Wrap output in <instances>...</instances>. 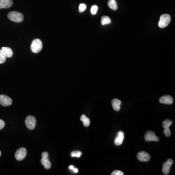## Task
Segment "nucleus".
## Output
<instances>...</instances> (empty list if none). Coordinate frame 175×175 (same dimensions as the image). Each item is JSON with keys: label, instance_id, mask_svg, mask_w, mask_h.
Instances as JSON below:
<instances>
[{"label": "nucleus", "instance_id": "4", "mask_svg": "<svg viewBox=\"0 0 175 175\" xmlns=\"http://www.w3.org/2000/svg\"><path fill=\"white\" fill-rule=\"evenodd\" d=\"M25 124L27 127L30 130H33L35 128L36 125V119L34 116L28 115L25 119Z\"/></svg>", "mask_w": 175, "mask_h": 175}, {"label": "nucleus", "instance_id": "24", "mask_svg": "<svg viewBox=\"0 0 175 175\" xmlns=\"http://www.w3.org/2000/svg\"><path fill=\"white\" fill-rule=\"evenodd\" d=\"M86 6L85 4H81L79 6V11L80 13L83 12L86 10Z\"/></svg>", "mask_w": 175, "mask_h": 175}, {"label": "nucleus", "instance_id": "15", "mask_svg": "<svg viewBox=\"0 0 175 175\" xmlns=\"http://www.w3.org/2000/svg\"><path fill=\"white\" fill-rule=\"evenodd\" d=\"M2 50L4 52L6 57H11L13 55L12 50L9 47H2Z\"/></svg>", "mask_w": 175, "mask_h": 175}, {"label": "nucleus", "instance_id": "5", "mask_svg": "<svg viewBox=\"0 0 175 175\" xmlns=\"http://www.w3.org/2000/svg\"><path fill=\"white\" fill-rule=\"evenodd\" d=\"M27 154V149L24 148H21L16 151L15 154V158L17 160L21 161L24 159Z\"/></svg>", "mask_w": 175, "mask_h": 175}, {"label": "nucleus", "instance_id": "23", "mask_svg": "<svg viewBox=\"0 0 175 175\" xmlns=\"http://www.w3.org/2000/svg\"><path fill=\"white\" fill-rule=\"evenodd\" d=\"M164 134L165 135L166 137H169L171 135V132L170 130L169 127H166V128H165L164 131Z\"/></svg>", "mask_w": 175, "mask_h": 175}, {"label": "nucleus", "instance_id": "2", "mask_svg": "<svg viewBox=\"0 0 175 175\" xmlns=\"http://www.w3.org/2000/svg\"><path fill=\"white\" fill-rule=\"evenodd\" d=\"M43 48V43L40 39H35L32 41L31 45V49L34 53H39Z\"/></svg>", "mask_w": 175, "mask_h": 175}, {"label": "nucleus", "instance_id": "7", "mask_svg": "<svg viewBox=\"0 0 175 175\" xmlns=\"http://www.w3.org/2000/svg\"><path fill=\"white\" fill-rule=\"evenodd\" d=\"M12 100L7 95H0V104L4 106H9L12 104Z\"/></svg>", "mask_w": 175, "mask_h": 175}, {"label": "nucleus", "instance_id": "17", "mask_svg": "<svg viewBox=\"0 0 175 175\" xmlns=\"http://www.w3.org/2000/svg\"><path fill=\"white\" fill-rule=\"evenodd\" d=\"M80 120L81 121L83 122L84 126H85V127H88L90 126V120L88 117L86 116L85 115H83L80 117Z\"/></svg>", "mask_w": 175, "mask_h": 175}, {"label": "nucleus", "instance_id": "21", "mask_svg": "<svg viewBox=\"0 0 175 175\" xmlns=\"http://www.w3.org/2000/svg\"><path fill=\"white\" fill-rule=\"evenodd\" d=\"M82 153L79 151H75L71 153V156L72 157L79 158L81 156Z\"/></svg>", "mask_w": 175, "mask_h": 175}, {"label": "nucleus", "instance_id": "26", "mask_svg": "<svg viewBox=\"0 0 175 175\" xmlns=\"http://www.w3.org/2000/svg\"><path fill=\"white\" fill-rule=\"evenodd\" d=\"M5 122L4 120L0 119V130H1L5 127Z\"/></svg>", "mask_w": 175, "mask_h": 175}, {"label": "nucleus", "instance_id": "11", "mask_svg": "<svg viewBox=\"0 0 175 175\" xmlns=\"http://www.w3.org/2000/svg\"><path fill=\"white\" fill-rule=\"evenodd\" d=\"M13 4V2L12 0H0V9L10 8Z\"/></svg>", "mask_w": 175, "mask_h": 175}, {"label": "nucleus", "instance_id": "9", "mask_svg": "<svg viewBox=\"0 0 175 175\" xmlns=\"http://www.w3.org/2000/svg\"><path fill=\"white\" fill-rule=\"evenodd\" d=\"M138 160L143 162H147L150 160V155L148 153V152L145 151H141L139 152L137 156Z\"/></svg>", "mask_w": 175, "mask_h": 175}, {"label": "nucleus", "instance_id": "16", "mask_svg": "<svg viewBox=\"0 0 175 175\" xmlns=\"http://www.w3.org/2000/svg\"><path fill=\"white\" fill-rule=\"evenodd\" d=\"M108 6L113 10H116L118 8V6L115 0H109L108 2Z\"/></svg>", "mask_w": 175, "mask_h": 175}, {"label": "nucleus", "instance_id": "19", "mask_svg": "<svg viewBox=\"0 0 175 175\" xmlns=\"http://www.w3.org/2000/svg\"><path fill=\"white\" fill-rule=\"evenodd\" d=\"M172 121L169 120V119H165L164 120L162 124V127L164 128H166V127H169L172 124Z\"/></svg>", "mask_w": 175, "mask_h": 175}, {"label": "nucleus", "instance_id": "30", "mask_svg": "<svg viewBox=\"0 0 175 175\" xmlns=\"http://www.w3.org/2000/svg\"><path fill=\"white\" fill-rule=\"evenodd\" d=\"M1 152L0 151V157H1Z\"/></svg>", "mask_w": 175, "mask_h": 175}, {"label": "nucleus", "instance_id": "18", "mask_svg": "<svg viewBox=\"0 0 175 175\" xmlns=\"http://www.w3.org/2000/svg\"><path fill=\"white\" fill-rule=\"evenodd\" d=\"M111 19L108 16H104L101 18V23L102 25H104L106 24H110L111 23Z\"/></svg>", "mask_w": 175, "mask_h": 175}, {"label": "nucleus", "instance_id": "27", "mask_svg": "<svg viewBox=\"0 0 175 175\" xmlns=\"http://www.w3.org/2000/svg\"><path fill=\"white\" fill-rule=\"evenodd\" d=\"M48 156H49V154L46 151H45V152H43V153H42V157H43V158L48 157Z\"/></svg>", "mask_w": 175, "mask_h": 175}, {"label": "nucleus", "instance_id": "8", "mask_svg": "<svg viewBox=\"0 0 175 175\" xmlns=\"http://www.w3.org/2000/svg\"><path fill=\"white\" fill-rule=\"evenodd\" d=\"M173 164V160L171 159H169L167 161H165L163 164L162 171L164 175H168L169 173L171 167Z\"/></svg>", "mask_w": 175, "mask_h": 175}, {"label": "nucleus", "instance_id": "25", "mask_svg": "<svg viewBox=\"0 0 175 175\" xmlns=\"http://www.w3.org/2000/svg\"><path fill=\"white\" fill-rule=\"evenodd\" d=\"M124 173L122 172L120 170H115L114 171L112 172V173H111V175H124Z\"/></svg>", "mask_w": 175, "mask_h": 175}, {"label": "nucleus", "instance_id": "28", "mask_svg": "<svg viewBox=\"0 0 175 175\" xmlns=\"http://www.w3.org/2000/svg\"><path fill=\"white\" fill-rule=\"evenodd\" d=\"M74 168V166H73V165H70L69 167V169H70V170H73V168Z\"/></svg>", "mask_w": 175, "mask_h": 175}, {"label": "nucleus", "instance_id": "29", "mask_svg": "<svg viewBox=\"0 0 175 175\" xmlns=\"http://www.w3.org/2000/svg\"><path fill=\"white\" fill-rule=\"evenodd\" d=\"M73 172L76 173H77L78 172V170L77 168H73Z\"/></svg>", "mask_w": 175, "mask_h": 175}, {"label": "nucleus", "instance_id": "13", "mask_svg": "<svg viewBox=\"0 0 175 175\" xmlns=\"http://www.w3.org/2000/svg\"><path fill=\"white\" fill-rule=\"evenodd\" d=\"M121 104V101L118 99H113L111 101V105L113 110L116 111H119L120 110Z\"/></svg>", "mask_w": 175, "mask_h": 175}, {"label": "nucleus", "instance_id": "3", "mask_svg": "<svg viewBox=\"0 0 175 175\" xmlns=\"http://www.w3.org/2000/svg\"><path fill=\"white\" fill-rule=\"evenodd\" d=\"M171 21V17L169 14H163L160 16L158 26L160 28L166 27L169 24Z\"/></svg>", "mask_w": 175, "mask_h": 175}, {"label": "nucleus", "instance_id": "22", "mask_svg": "<svg viewBox=\"0 0 175 175\" xmlns=\"http://www.w3.org/2000/svg\"><path fill=\"white\" fill-rule=\"evenodd\" d=\"M98 9V6H96V5H94V6H92L91 10H90L91 13H92L93 15H95V14L97 13Z\"/></svg>", "mask_w": 175, "mask_h": 175}, {"label": "nucleus", "instance_id": "12", "mask_svg": "<svg viewBox=\"0 0 175 175\" xmlns=\"http://www.w3.org/2000/svg\"><path fill=\"white\" fill-rule=\"evenodd\" d=\"M124 138V133L123 131H119L115 140V144L116 145H120L122 144Z\"/></svg>", "mask_w": 175, "mask_h": 175}, {"label": "nucleus", "instance_id": "6", "mask_svg": "<svg viewBox=\"0 0 175 175\" xmlns=\"http://www.w3.org/2000/svg\"><path fill=\"white\" fill-rule=\"evenodd\" d=\"M144 138L145 141L148 142H151V141L158 142L159 141V138L156 136L155 133L151 131H148L145 133Z\"/></svg>", "mask_w": 175, "mask_h": 175}, {"label": "nucleus", "instance_id": "14", "mask_svg": "<svg viewBox=\"0 0 175 175\" xmlns=\"http://www.w3.org/2000/svg\"><path fill=\"white\" fill-rule=\"evenodd\" d=\"M41 163L46 169H49L51 167V163L48 159V157H46V158L42 157V159H41Z\"/></svg>", "mask_w": 175, "mask_h": 175}, {"label": "nucleus", "instance_id": "10", "mask_svg": "<svg viewBox=\"0 0 175 175\" xmlns=\"http://www.w3.org/2000/svg\"><path fill=\"white\" fill-rule=\"evenodd\" d=\"M173 98L169 95H165L161 96L159 99V102L161 104H165L171 105L173 104Z\"/></svg>", "mask_w": 175, "mask_h": 175}, {"label": "nucleus", "instance_id": "1", "mask_svg": "<svg viewBox=\"0 0 175 175\" xmlns=\"http://www.w3.org/2000/svg\"><path fill=\"white\" fill-rule=\"evenodd\" d=\"M7 17L10 20L16 23H21L23 21V15L21 13L17 11H11L7 15Z\"/></svg>", "mask_w": 175, "mask_h": 175}, {"label": "nucleus", "instance_id": "20", "mask_svg": "<svg viewBox=\"0 0 175 175\" xmlns=\"http://www.w3.org/2000/svg\"><path fill=\"white\" fill-rule=\"evenodd\" d=\"M6 59V55L2 50H0V64H2L5 62Z\"/></svg>", "mask_w": 175, "mask_h": 175}]
</instances>
